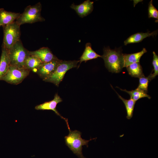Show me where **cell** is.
I'll use <instances>...</instances> for the list:
<instances>
[{"instance_id": "12", "label": "cell", "mask_w": 158, "mask_h": 158, "mask_svg": "<svg viewBox=\"0 0 158 158\" xmlns=\"http://www.w3.org/2000/svg\"><path fill=\"white\" fill-rule=\"evenodd\" d=\"M20 13L8 11L3 8H0V26L2 27L16 21Z\"/></svg>"}, {"instance_id": "1", "label": "cell", "mask_w": 158, "mask_h": 158, "mask_svg": "<svg viewBox=\"0 0 158 158\" xmlns=\"http://www.w3.org/2000/svg\"><path fill=\"white\" fill-rule=\"evenodd\" d=\"M103 52L101 57L109 71L116 73L120 72L123 68V54L119 50L111 49L108 47L104 48Z\"/></svg>"}, {"instance_id": "22", "label": "cell", "mask_w": 158, "mask_h": 158, "mask_svg": "<svg viewBox=\"0 0 158 158\" xmlns=\"http://www.w3.org/2000/svg\"><path fill=\"white\" fill-rule=\"evenodd\" d=\"M153 56L152 63L154 73L152 74L151 73L149 76L150 80L155 78L158 75V56L154 51H153Z\"/></svg>"}, {"instance_id": "18", "label": "cell", "mask_w": 158, "mask_h": 158, "mask_svg": "<svg viewBox=\"0 0 158 158\" xmlns=\"http://www.w3.org/2000/svg\"><path fill=\"white\" fill-rule=\"evenodd\" d=\"M111 85L112 88L116 92L119 98L123 101L125 105L127 113L126 118L128 119H130L133 116L134 106L136 102L130 98L129 99L123 98L117 92Z\"/></svg>"}, {"instance_id": "3", "label": "cell", "mask_w": 158, "mask_h": 158, "mask_svg": "<svg viewBox=\"0 0 158 158\" xmlns=\"http://www.w3.org/2000/svg\"><path fill=\"white\" fill-rule=\"evenodd\" d=\"M42 5L38 2L33 6L29 5L25 8L23 12L20 14L16 20L20 26L25 23H32L45 20L41 15Z\"/></svg>"}, {"instance_id": "11", "label": "cell", "mask_w": 158, "mask_h": 158, "mask_svg": "<svg viewBox=\"0 0 158 158\" xmlns=\"http://www.w3.org/2000/svg\"><path fill=\"white\" fill-rule=\"evenodd\" d=\"M93 3V1L87 0L78 5H75L73 3L70 7L76 12L80 17L82 18L87 16L92 11Z\"/></svg>"}, {"instance_id": "20", "label": "cell", "mask_w": 158, "mask_h": 158, "mask_svg": "<svg viewBox=\"0 0 158 158\" xmlns=\"http://www.w3.org/2000/svg\"><path fill=\"white\" fill-rule=\"evenodd\" d=\"M121 90L126 92L130 96V98L136 102L139 99L144 97H147L149 99H150L151 97L145 92L136 88L135 90L128 91L125 89L123 90L118 87Z\"/></svg>"}, {"instance_id": "8", "label": "cell", "mask_w": 158, "mask_h": 158, "mask_svg": "<svg viewBox=\"0 0 158 158\" xmlns=\"http://www.w3.org/2000/svg\"><path fill=\"white\" fill-rule=\"evenodd\" d=\"M62 60L57 58L48 62L42 63L37 69L36 73L44 80L54 73Z\"/></svg>"}, {"instance_id": "4", "label": "cell", "mask_w": 158, "mask_h": 158, "mask_svg": "<svg viewBox=\"0 0 158 158\" xmlns=\"http://www.w3.org/2000/svg\"><path fill=\"white\" fill-rule=\"evenodd\" d=\"M8 51L10 65L24 68L25 62L29 55V51L24 47L20 40Z\"/></svg>"}, {"instance_id": "21", "label": "cell", "mask_w": 158, "mask_h": 158, "mask_svg": "<svg viewBox=\"0 0 158 158\" xmlns=\"http://www.w3.org/2000/svg\"><path fill=\"white\" fill-rule=\"evenodd\" d=\"M139 78V84L137 88L147 93L148 92L149 82L150 81H151L149 76L146 77L143 75Z\"/></svg>"}, {"instance_id": "13", "label": "cell", "mask_w": 158, "mask_h": 158, "mask_svg": "<svg viewBox=\"0 0 158 158\" xmlns=\"http://www.w3.org/2000/svg\"><path fill=\"white\" fill-rule=\"evenodd\" d=\"M147 52L146 49L143 48L140 51L131 54H123V67H126L133 63L140 62L141 56Z\"/></svg>"}, {"instance_id": "9", "label": "cell", "mask_w": 158, "mask_h": 158, "mask_svg": "<svg viewBox=\"0 0 158 158\" xmlns=\"http://www.w3.org/2000/svg\"><path fill=\"white\" fill-rule=\"evenodd\" d=\"M62 101V100L57 93L54 95V99L49 101L46 102L42 104L38 105L35 107V109L37 110H52L61 118L63 119L66 122L67 128L69 130H70L69 126L68 119L62 116L56 109L57 104Z\"/></svg>"}, {"instance_id": "14", "label": "cell", "mask_w": 158, "mask_h": 158, "mask_svg": "<svg viewBox=\"0 0 158 158\" xmlns=\"http://www.w3.org/2000/svg\"><path fill=\"white\" fill-rule=\"evenodd\" d=\"M157 32V30L151 32H148L145 33L138 32L134 34L124 41V44L127 45L128 44L140 42L147 37L156 36Z\"/></svg>"}, {"instance_id": "7", "label": "cell", "mask_w": 158, "mask_h": 158, "mask_svg": "<svg viewBox=\"0 0 158 158\" xmlns=\"http://www.w3.org/2000/svg\"><path fill=\"white\" fill-rule=\"evenodd\" d=\"M30 71L24 68L10 65L7 73L1 80L11 84L18 85L29 75Z\"/></svg>"}, {"instance_id": "17", "label": "cell", "mask_w": 158, "mask_h": 158, "mask_svg": "<svg viewBox=\"0 0 158 158\" xmlns=\"http://www.w3.org/2000/svg\"><path fill=\"white\" fill-rule=\"evenodd\" d=\"M42 62L37 57L30 55L26 59L24 63V68L33 72L37 71Z\"/></svg>"}, {"instance_id": "15", "label": "cell", "mask_w": 158, "mask_h": 158, "mask_svg": "<svg viewBox=\"0 0 158 158\" xmlns=\"http://www.w3.org/2000/svg\"><path fill=\"white\" fill-rule=\"evenodd\" d=\"M9 66L8 51L6 49L2 48V52L0 59V80L7 73Z\"/></svg>"}, {"instance_id": "19", "label": "cell", "mask_w": 158, "mask_h": 158, "mask_svg": "<svg viewBox=\"0 0 158 158\" xmlns=\"http://www.w3.org/2000/svg\"><path fill=\"white\" fill-rule=\"evenodd\" d=\"M126 68L129 74L132 77L139 78L144 75L139 62L133 63Z\"/></svg>"}, {"instance_id": "23", "label": "cell", "mask_w": 158, "mask_h": 158, "mask_svg": "<svg viewBox=\"0 0 158 158\" xmlns=\"http://www.w3.org/2000/svg\"><path fill=\"white\" fill-rule=\"evenodd\" d=\"M148 17L158 19V11L154 6L152 4V1L151 0L149 3L148 8Z\"/></svg>"}, {"instance_id": "2", "label": "cell", "mask_w": 158, "mask_h": 158, "mask_svg": "<svg viewBox=\"0 0 158 158\" xmlns=\"http://www.w3.org/2000/svg\"><path fill=\"white\" fill-rule=\"evenodd\" d=\"M69 133L64 137L66 144L73 153L79 158H85L83 155L82 146L86 145L88 147V142L95 138L89 140L83 139L81 137V133L76 130H69Z\"/></svg>"}, {"instance_id": "6", "label": "cell", "mask_w": 158, "mask_h": 158, "mask_svg": "<svg viewBox=\"0 0 158 158\" xmlns=\"http://www.w3.org/2000/svg\"><path fill=\"white\" fill-rule=\"evenodd\" d=\"M79 61H63L59 63L54 73L49 77L43 80L52 83L58 87L66 73L69 69L78 66Z\"/></svg>"}, {"instance_id": "16", "label": "cell", "mask_w": 158, "mask_h": 158, "mask_svg": "<svg viewBox=\"0 0 158 158\" xmlns=\"http://www.w3.org/2000/svg\"><path fill=\"white\" fill-rule=\"evenodd\" d=\"M101 57L102 56L97 54L92 49L91 44L87 43L86 44L85 50L80 58L79 65L83 61L86 62L88 60Z\"/></svg>"}, {"instance_id": "10", "label": "cell", "mask_w": 158, "mask_h": 158, "mask_svg": "<svg viewBox=\"0 0 158 158\" xmlns=\"http://www.w3.org/2000/svg\"><path fill=\"white\" fill-rule=\"evenodd\" d=\"M29 54L37 57L42 63L48 62L58 58L47 47H42L35 51H29Z\"/></svg>"}, {"instance_id": "5", "label": "cell", "mask_w": 158, "mask_h": 158, "mask_svg": "<svg viewBox=\"0 0 158 158\" xmlns=\"http://www.w3.org/2000/svg\"><path fill=\"white\" fill-rule=\"evenodd\" d=\"M20 26L16 21L3 27L4 37L2 48L7 51L20 40Z\"/></svg>"}]
</instances>
